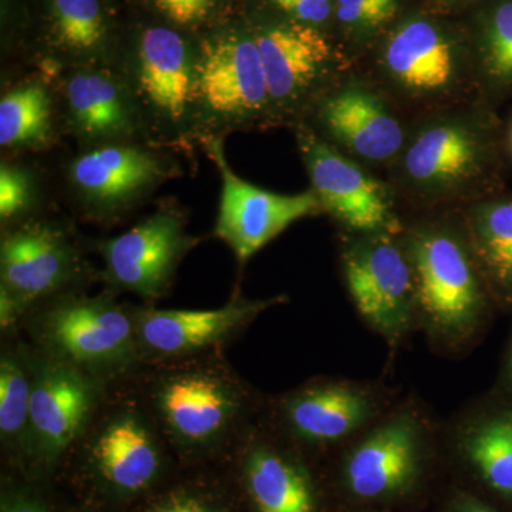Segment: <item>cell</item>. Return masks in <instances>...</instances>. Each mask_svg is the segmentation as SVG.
Returning a JSON list of instances; mask_svg holds the SVG:
<instances>
[{"mask_svg": "<svg viewBox=\"0 0 512 512\" xmlns=\"http://www.w3.org/2000/svg\"><path fill=\"white\" fill-rule=\"evenodd\" d=\"M505 124L483 97L413 120L386 173L404 217L457 211L505 191Z\"/></svg>", "mask_w": 512, "mask_h": 512, "instance_id": "1", "label": "cell"}, {"mask_svg": "<svg viewBox=\"0 0 512 512\" xmlns=\"http://www.w3.org/2000/svg\"><path fill=\"white\" fill-rule=\"evenodd\" d=\"M402 238L412 262L419 330L441 353L466 352L495 302L460 211L406 215Z\"/></svg>", "mask_w": 512, "mask_h": 512, "instance_id": "2", "label": "cell"}, {"mask_svg": "<svg viewBox=\"0 0 512 512\" xmlns=\"http://www.w3.org/2000/svg\"><path fill=\"white\" fill-rule=\"evenodd\" d=\"M377 45L370 66L359 70L410 119L481 97L470 37L461 39L440 20L406 16Z\"/></svg>", "mask_w": 512, "mask_h": 512, "instance_id": "3", "label": "cell"}, {"mask_svg": "<svg viewBox=\"0 0 512 512\" xmlns=\"http://www.w3.org/2000/svg\"><path fill=\"white\" fill-rule=\"evenodd\" d=\"M340 269L357 315L396 355L417 325L416 286L402 234L340 232Z\"/></svg>", "mask_w": 512, "mask_h": 512, "instance_id": "4", "label": "cell"}, {"mask_svg": "<svg viewBox=\"0 0 512 512\" xmlns=\"http://www.w3.org/2000/svg\"><path fill=\"white\" fill-rule=\"evenodd\" d=\"M429 414L416 400L396 403L345 447L342 481L359 501H394L419 485L433 447Z\"/></svg>", "mask_w": 512, "mask_h": 512, "instance_id": "5", "label": "cell"}, {"mask_svg": "<svg viewBox=\"0 0 512 512\" xmlns=\"http://www.w3.org/2000/svg\"><path fill=\"white\" fill-rule=\"evenodd\" d=\"M309 114L312 123L303 124L375 173H387L396 163L413 123L356 66L319 97Z\"/></svg>", "mask_w": 512, "mask_h": 512, "instance_id": "6", "label": "cell"}, {"mask_svg": "<svg viewBox=\"0 0 512 512\" xmlns=\"http://www.w3.org/2000/svg\"><path fill=\"white\" fill-rule=\"evenodd\" d=\"M296 138L323 214L340 232L402 234L404 215L386 178L340 153L306 124L298 127Z\"/></svg>", "mask_w": 512, "mask_h": 512, "instance_id": "7", "label": "cell"}, {"mask_svg": "<svg viewBox=\"0 0 512 512\" xmlns=\"http://www.w3.org/2000/svg\"><path fill=\"white\" fill-rule=\"evenodd\" d=\"M268 84L274 116L309 113L333 83L355 64L328 36L298 20H274L252 32Z\"/></svg>", "mask_w": 512, "mask_h": 512, "instance_id": "8", "label": "cell"}, {"mask_svg": "<svg viewBox=\"0 0 512 512\" xmlns=\"http://www.w3.org/2000/svg\"><path fill=\"white\" fill-rule=\"evenodd\" d=\"M383 384L316 380L285 397L282 420L291 436L316 447L348 446L396 406Z\"/></svg>", "mask_w": 512, "mask_h": 512, "instance_id": "9", "label": "cell"}, {"mask_svg": "<svg viewBox=\"0 0 512 512\" xmlns=\"http://www.w3.org/2000/svg\"><path fill=\"white\" fill-rule=\"evenodd\" d=\"M205 147L217 164L222 180L215 235L228 244L239 262H247L293 222L323 214L322 204L312 188L285 195L256 187L231 170L220 141H208Z\"/></svg>", "mask_w": 512, "mask_h": 512, "instance_id": "10", "label": "cell"}, {"mask_svg": "<svg viewBox=\"0 0 512 512\" xmlns=\"http://www.w3.org/2000/svg\"><path fill=\"white\" fill-rule=\"evenodd\" d=\"M195 89L210 109L227 116H274L254 35L228 32L202 47Z\"/></svg>", "mask_w": 512, "mask_h": 512, "instance_id": "11", "label": "cell"}, {"mask_svg": "<svg viewBox=\"0 0 512 512\" xmlns=\"http://www.w3.org/2000/svg\"><path fill=\"white\" fill-rule=\"evenodd\" d=\"M45 335L67 362L106 369L130 359L137 330L120 306L84 299L62 303L50 312Z\"/></svg>", "mask_w": 512, "mask_h": 512, "instance_id": "12", "label": "cell"}, {"mask_svg": "<svg viewBox=\"0 0 512 512\" xmlns=\"http://www.w3.org/2000/svg\"><path fill=\"white\" fill-rule=\"evenodd\" d=\"M194 241L180 215L160 211L111 239L104 247L110 278L144 298H157L170 282L177 262Z\"/></svg>", "mask_w": 512, "mask_h": 512, "instance_id": "13", "label": "cell"}, {"mask_svg": "<svg viewBox=\"0 0 512 512\" xmlns=\"http://www.w3.org/2000/svg\"><path fill=\"white\" fill-rule=\"evenodd\" d=\"M282 302L284 296L264 301L235 298L211 311H151L138 320L137 338L154 355H188L229 338Z\"/></svg>", "mask_w": 512, "mask_h": 512, "instance_id": "14", "label": "cell"}, {"mask_svg": "<svg viewBox=\"0 0 512 512\" xmlns=\"http://www.w3.org/2000/svg\"><path fill=\"white\" fill-rule=\"evenodd\" d=\"M237 390L210 373L188 372L165 380L158 406L178 440L202 444L221 436L241 407Z\"/></svg>", "mask_w": 512, "mask_h": 512, "instance_id": "15", "label": "cell"}, {"mask_svg": "<svg viewBox=\"0 0 512 512\" xmlns=\"http://www.w3.org/2000/svg\"><path fill=\"white\" fill-rule=\"evenodd\" d=\"M93 387L74 366L49 363L36 373L30 399V431L53 457L72 443L93 406Z\"/></svg>", "mask_w": 512, "mask_h": 512, "instance_id": "16", "label": "cell"}, {"mask_svg": "<svg viewBox=\"0 0 512 512\" xmlns=\"http://www.w3.org/2000/svg\"><path fill=\"white\" fill-rule=\"evenodd\" d=\"M457 456L512 503V402L464 412L450 430Z\"/></svg>", "mask_w": 512, "mask_h": 512, "instance_id": "17", "label": "cell"}, {"mask_svg": "<svg viewBox=\"0 0 512 512\" xmlns=\"http://www.w3.org/2000/svg\"><path fill=\"white\" fill-rule=\"evenodd\" d=\"M0 265L3 288L25 305L62 285L72 261L55 231L30 225L3 238Z\"/></svg>", "mask_w": 512, "mask_h": 512, "instance_id": "18", "label": "cell"}, {"mask_svg": "<svg viewBox=\"0 0 512 512\" xmlns=\"http://www.w3.org/2000/svg\"><path fill=\"white\" fill-rule=\"evenodd\" d=\"M138 83L156 109L178 120L190 106L195 90V66L187 43L168 28H150L138 42Z\"/></svg>", "mask_w": 512, "mask_h": 512, "instance_id": "19", "label": "cell"}, {"mask_svg": "<svg viewBox=\"0 0 512 512\" xmlns=\"http://www.w3.org/2000/svg\"><path fill=\"white\" fill-rule=\"evenodd\" d=\"M70 174L87 200L117 207L160 180L164 167L156 156L140 148L107 146L77 158Z\"/></svg>", "mask_w": 512, "mask_h": 512, "instance_id": "20", "label": "cell"}, {"mask_svg": "<svg viewBox=\"0 0 512 512\" xmlns=\"http://www.w3.org/2000/svg\"><path fill=\"white\" fill-rule=\"evenodd\" d=\"M458 211L495 305L512 306V192Z\"/></svg>", "mask_w": 512, "mask_h": 512, "instance_id": "21", "label": "cell"}, {"mask_svg": "<svg viewBox=\"0 0 512 512\" xmlns=\"http://www.w3.org/2000/svg\"><path fill=\"white\" fill-rule=\"evenodd\" d=\"M93 458L104 480L127 493L146 488L160 467L156 441L133 414L116 417L100 431Z\"/></svg>", "mask_w": 512, "mask_h": 512, "instance_id": "22", "label": "cell"}, {"mask_svg": "<svg viewBox=\"0 0 512 512\" xmlns=\"http://www.w3.org/2000/svg\"><path fill=\"white\" fill-rule=\"evenodd\" d=\"M245 478L258 512H315L311 478L288 454L256 443L245 458Z\"/></svg>", "mask_w": 512, "mask_h": 512, "instance_id": "23", "label": "cell"}, {"mask_svg": "<svg viewBox=\"0 0 512 512\" xmlns=\"http://www.w3.org/2000/svg\"><path fill=\"white\" fill-rule=\"evenodd\" d=\"M470 45L480 96L500 107L512 99V0H484Z\"/></svg>", "mask_w": 512, "mask_h": 512, "instance_id": "24", "label": "cell"}, {"mask_svg": "<svg viewBox=\"0 0 512 512\" xmlns=\"http://www.w3.org/2000/svg\"><path fill=\"white\" fill-rule=\"evenodd\" d=\"M66 94L70 113L87 137L119 136L130 127L126 97L109 74H74L67 83Z\"/></svg>", "mask_w": 512, "mask_h": 512, "instance_id": "25", "label": "cell"}, {"mask_svg": "<svg viewBox=\"0 0 512 512\" xmlns=\"http://www.w3.org/2000/svg\"><path fill=\"white\" fill-rule=\"evenodd\" d=\"M52 138V107L40 84H26L0 101V144L42 147Z\"/></svg>", "mask_w": 512, "mask_h": 512, "instance_id": "26", "label": "cell"}, {"mask_svg": "<svg viewBox=\"0 0 512 512\" xmlns=\"http://www.w3.org/2000/svg\"><path fill=\"white\" fill-rule=\"evenodd\" d=\"M53 29L59 42L73 52L99 49L107 26L100 0H50Z\"/></svg>", "mask_w": 512, "mask_h": 512, "instance_id": "27", "label": "cell"}, {"mask_svg": "<svg viewBox=\"0 0 512 512\" xmlns=\"http://www.w3.org/2000/svg\"><path fill=\"white\" fill-rule=\"evenodd\" d=\"M32 383L18 360L3 357L0 365V431L3 437L22 436L30 427Z\"/></svg>", "mask_w": 512, "mask_h": 512, "instance_id": "28", "label": "cell"}, {"mask_svg": "<svg viewBox=\"0 0 512 512\" xmlns=\"http://www.w3.org/2000/svg\"><path fill=\"white\" fill-rule=\"evenodd\" d=\"M400 0H335L333 16L346 35L359 42L383 37L394 25Z\"/></svg>", "mask_w": 512, "mask_h": 512, "instance_id": "29", "label": "cell"}, {"mask_svg": "<svg viewBox=\"0 0 512 512\" xmlns=\"http://www.w3.org/2000/svg\"><path fill=\"white\" fill-rule=\"evenodd\" d=\"M32 198L29 177L19 168L2 165L0 168V215L3 220L15 217L28 207Z\"/></svg>", "mask_w": 512, "mask_h": 512, "instance_id": "30", "label": "cell"}, {"mask_svg": "<svg viewBox=\"0 0 512 512\" xmlns=\"http://www.w3.org/2000/svg\"><path fill=\"white\" fill-rule=\"evenodd\" d=\"M289 19L298 20L306 25H325L333 18V3L335 0H274Z\"/></svg>", "mask_w": 512, "mask_h": 512, "instance_id": "31", "label": "cell"}, {"mask_svg": "<svg viewBox=\"0 0 512 512\" xmlns=\"http://www.w3.org/2000/svg\"><path fill=\"white\" fill-rule=\"evenodd\" d=\"M153 3L175 25L191 26L207 18L214 0H153Z\"/></svg>", "mask_w": 512, "mask_h": 512, "instance_id": "32", "label": "cell"}, {"mask_svg": "<svg viewBox=\"0 0 512 512\" xmlns=\"http://www.w3.org/2000/svg\"><path fill=\"white\" fill-rule=\"evenodd\" d=\"M154 512H220L190 495H178L158 505Z\"/></svg>", "mask_w": 512, "mask_h": 512, "instance_id": "33", "label": "cell"}, {"mask_svg": "<svg viewBox=\"0 0 512 512\" xmlns=\"http://www.w3.org/2000/svg\"><path fill=\"white\" fill-rule=\"evenodd\" d=\"M23 303L12 295L8 289L2 286V296H0V319H2V328L6 329L18 319L19 312L22 311Z\"/></svg>", "mask_w": 512, "mask_h": 512, "instance_id": "34", "label": "cell"}, {"mask_svg": "<svg viewBox=\"0 0 512 512\" xmlns=\"http://www.w3.org/2000/svg\"><path fill=\"white\" fill-rule=\"evenodd\" d=\"M450 512H497L473 495L460 493L451 503Z\"/></svg>", "mask_w": 512, "mask_h": 512, "instance_id": "35", "label": "cell"}, {"mask_svg": "<svg viewBox=\"0 0 512 512\" xmlns=\"http://www.w3.org/2000/svg\"><path fill=\"white\" fill-rule=\"evenodd\" d=\"M500 387L501 392L508 397V402H512V342L510 349H508L507 359H505Z\"/></svg>", "mask_w": 512, "mask_h": 512, "instance_id": "36", "label": "cell"}, {"mask_svg": "<svg viewBox=\"0 0 512 512\" xmlns=\"http://www.w3.org/2000/svg\"><path fill=\"white\" fill-rule=\"evenodd\" d=\"M3 512H46L40 507L39 504L33 503L30 500H23V498H16L5 508Z\"/></svg>", "mask_w": 512, "mask_h": 512, "instance_id": "37", "label": "cell"}, {"mask_svg": "<svg viewBox=\"0 0 512 512\" xmlns=\"http://www.w3.org/2000/svg\"><path fill=\"white\" fill-rule=\"evenodd\" d=\"M505 150L508 158L512 160V119L510 123L505 124Z\"/></svg>", "mask_w": 512, "mask_h": 512, "instance_id": "38", "label": "cell"}, {"mask_svg": "<svg viewBox=\"0 0 512 512\" xmlns=\"http://www.w3.org/2000/svg\"><path fill=\"white\" fill-rule=\"evenodd\" d=\"M439 2L444 3V5L453 6V5H464V3H474L478 2V0H439Z\"/></svg>", "mask_w": 512, "mask_h": 512, "instance_id": "39", "label": "cell"}]
</instances>
